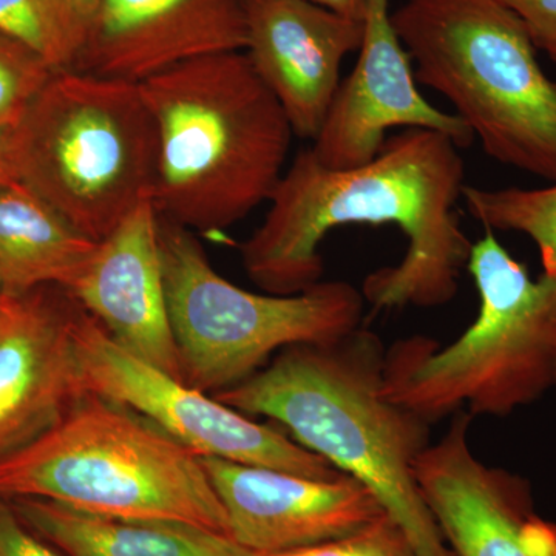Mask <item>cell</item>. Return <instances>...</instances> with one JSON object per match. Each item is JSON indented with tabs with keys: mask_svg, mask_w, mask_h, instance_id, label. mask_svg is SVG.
I'll return each mask as SVG.
<instances>
[{
	"mask_svg": "<svg viewBox=\"0 0 556 556\" xmlns=\"http://www.w3.org/2000/svg\"><path fill=\"white\" fill-rule=\"evenodd\" d=\"M464 177L459 148L438 130H404L368 163L343 170L325 167L311 148L300 150L262 226L240 247L243 268L268 294H299L321 281L318 248L332 229L393 225L407 252L365 277V302L376 311L447 305L473 248L455 211Z\"/></svg>",
	"mask_w": 556,
	"mask_h": 556,
	"instance_id": "cell-1",
	"label": "cell"
},
{
	"mask_svg": "<svg viewBox=\"0 0 556 556\" xmlns=\"http://www.w3.org/2000/svg\"><path fill=\"white\" fill-rule=\"evenodd\" d=\"M383 358L378 336L357 328L328 345L289 346L215 397L280 424L303 448L371 490L417 555L453 556L416 481L431 426L387 396Z\"/></svg>",
	"mask_w": 556,
	"mask_h": 556,
	"instance_id": "cell-2",
	"label": "cell"
},
{
	"mask_svg": "<svg viewBox=\"0 0 556 556\" xmlns=\"http://www.w3.org/2000/svg\"><path fill=\"white\" fill-rule=\"evenodd\" d=\"M139 89L159 135L160 217L218 232L269 201L294 131L244 51L182 62Z\"/></svg>",
	"mask_w": 556,
	"mask_h": 556,
	"instance_id": "cell-3",
	"label": "cell"
},
{
	"mask_svg": "<svg viewBox=\"0 0 556 556\" xmlns=\"http://www.w3.org/2000/svg\"><path fill=\"white\" fill-rule=\"evenodd\" d=\"M467 270L479 309L455 342L416 334L386 348L383 391L430 426L464 408L508 416L556 390V276L533 280L492 230Z\"/></svg>",
	"mask_w": 556,
	"mask_h": 556,
	"instance_id": "cell-4",
	"label": "cell"
},
{
	"mask_svg": "<svg viewBox=\"0 0 556 556\" xmlns=\"http://www.w3.org/2000/svg\"><path fill=\"white\" fill-rule=\"evenodd\" d=\"M0 496L38 497L97 517L178 522L228 535L201 457L144 417L86 394L0 459Z\"/></svg>",
	"mask_w": 556,
	"mask_h": 556,
	"instance_id": "cell-5",
	"label": "cell"
},
{
	"mask_svg": "<svg viewBox=\"0 0 556 556\" xmlns=\"http://www.w3.org/2000/svg\"><path fill=\"white\" fill-rule=\"evenodd\" d=\"M394 28L416 83L444 94L490 159L556 182V80L501 0H405Z\"/></svg>",
	"mask_w": 556,
	"mask_h": 556,
	"instance_id": "cell-6",
	"label": "cell"
},
{
	"mask_svg": "<svg viewBox=\"0 0 556 556\" xmlns=\"http://www.w3.org/2000/svg\"><path fill=\"white\" fill-rule=\"evenodd\" d=\"M17 134L21 181L87 239L100 243L153 200L159 135L139 84L58 70Z\"/></svg>",
	"mask_w": 556,
	"mask_h": 556,
	"instance_id": "cell-7",
	"label": "cell"
},
{
	"mask_svg": "<svg viewBox=\"0 0 556 556\" xmlns=\"http://www.w3.org/2000/svg\"><path fill=\"white\" fill-rule=\"evenodd\" d=\"M159 239L182 382L204 393L239 386L289 346L328 345L361 328L364 295L348 281H318L292 295L230 283L195 232L159 215Z\"/></svg>",
	"mask_w": 556,
	"mask_h": 556,
	"instance_id": "cell-8",
	"label": "cell"
},
{
	"mask_svg": "<svg viewBox=\"0 0 556 556\" xmlns=\"http://www.w3.org/2000/svg\"><path fill=\"white\" fill-rule=\"evenodd\" d=\"M73 342L87 394L137 413L201 457L277 468L314 479L343 475L276 427L255 422L217 397H208L127 353L78 303Z\"/></svg>",
	"mask_w": 556,
	"mask_h": 556,
	"instance_id": "cell-9",
	"label": "cell"
},
{
	"mask_svg": "<svg viewBox=\"0 0 556 556\" xmlns=\"http://www.w3.org/2000/svg\"><path fill=\"white\" fill-rule=\"evenodd\" d=\"M471 417L417 457V485L453 556H556V522L540 517L532 484L482 463L470 445Z\"/></svg>",
	"mask_w": 556,
	"mask_h": 556,
	"instance_id": "cell-10",
	"label": "cell"
},
{
	"mask_svg": "<svg viewBox=\"0 0 556 556\" xmlns=\"http://www.w3.org/2000/svg\"><path fill=\"white\" fill-rule=\"evenodd\" d=\"M393 127L438 130L459 149L470 148L475 139L459 116L433 108L417 90L390 0H367L356 67L340 83L311 150L328 169H351L375 159Z\"/></svg>",
	"mask_w": 556,
	"mask_h": 556,
	"instance_id": "cell-11",
	"label": "cell"
},
{
	"mask_svg": "<svg viewBox=\"0 0 556 556\" xmlns=\"http://www.w3.org/2000/svg\"><path fill=\"white\" fill-rule=\"evenodd\" d=\"M201 463L228 515L230 538L260 556L318 546L386 515L371 490L345 473L314 479L219 457Z\"/></svg>",
	"mask_w": 556,
	"mask_h": 556,
	"instance_id": "cell-12",
	"label": "cell"
},
{
	"mask_svg": "<svg viewBox=\"0 0 556 556\" xmlns=\"http://www.w3.org/2000/svg\"><path fill=\"white\" fill-rule=\"evenodd\" d=\"M247 49V0H101L73 70L141 84L211 54Z\"/></svg>",
	"mask_w": 556,
	"mask_h": 556,
	"instance_id": "cell-13",
	"label": "cell"
},
{
	"mask_svg": "<svg viewBox=\"0 0 556 556\" xmlns=\"http://www.w3.org/2000/svg\"><path fill=\"white\" fill-rule=\"evenodd\" d=\"M362 36L364 21L306 0H247L244 53L300 138L320 134Z\"/></svg>",
	"mask_w": 556,
	"mask_h": 556,
	"instance_id": "cell-14",
	"label": "cell"
},
{
	"mask_svg": "<svg viewBox=\"0 0 556 556\" xmlns=\"http://www.w3.org/2000/svg\"><path fill=\"white\" fill-rule=\"evenodd\" d=\"M65 292L127 353L182 380L153 200L139 204L98 243L89 265Z\"/></svg>",
	"mask_w": 556,
	"mask_h": 556,
	"instance_id": "cell-15",
	"label": "cell"
},
{
	"mask_svg": "<svg viewBox=\"0 0 556 556\" xmlns=\"http://www.w3.org/2000/svg\"><path fill=\"white\" fill-rule=\"evenodd\" d=\"M76 302L33 291L0 298V459L24 447L86 396L73 316Z\"/></svg>",
	"mask_w": 556,
	"mask_h": 556,
	"instance_id": "cell-16",
	"label": "cell"
},
{
	"mask_svg": "<svg viewBox=\"0 0 556 556\" xmlns=\"http://www.w3.org/2000/svg\"><path fill=\"white\" fill-rule=\"evenodd\" d=\"M14 507L67 556H260L228 535L178 522L97 517L38 497H16Z\"/></svg>",
	"mask_w": 556,
	"mask_h": 556,
	"instance_id": "cell-17",
	"label": "cell"
},
{
	"mask_svg": "<svg viewBox=\"0 0 556 556\" xmlns=\"http://www.w3.org/2000/svg\"><path fill=\"white\" fill-rule=\"evenodd\" d=\"M97 247L27 182L0 185L2 294L24 295L47 285L68 291Z\"/></svg>",
	"mask_w": 556,
	"mask_h": 556,
	"instance_id": "cell-18",
	"label": "cell"
},
{
	"mask_svg": "<svg viewBox=\"0 0 556 556\" xmlns=\"http://www.w3.org/2000/svg\"><path fill=\"white\" fill-rule=\"evenodd\" d=\"M468 214L485 230L525 233L540 252L541 268L556 276V182L536 189L463 190Z\"/></svg>",
	"mask_w": 556,
	"mask_h": 556,
	"instance_id": "cell-19",
	"label": "cell"
},
{
	"mask_svg": "<svg viewBox=\"0 0 556 556\" xmlns=\"http://www.w3.org/2000/svg\"><path fill=\"white\" fill-rule=\"evenodd\" d=\"M0 31L20 40L54 70L72 67V40L56 0H0Z\"/></svg>",
	"mask_w": 556,
	"mask_h": 556,
	"instance_id": "cell-20",
	"label": "cell"
},
{
	"mask_svg": "<svg viewBox=\"0 0 556 556\" xmlns=\"http://www.w3.org/2000/svg\"><path fill=\"white\" fill-rule=\"evenodd\" d=\"M54 72L30 47L0 31V126H20Z\"/></svg>",
	"mask_w": 556,
	"mask_h": 556,
	"instance_id": "cell-21",
	"label": "cell"
},
{
	"mask_svg": "<svg viewBox=\"0 0 556 556\" xmlns=\"http://www.w3.org/2000/svg\"><path fill=\"white\" fill-rule=\"evenodd\" d=\"M268 556H419L412 541L388 515L350 535L318 546Z\"/></svg>",
	"mask_w": 556,
	"mask_h": 556,
	"instance_id": "cell-22",
	"label": "cell"
},
{
	"mask_svg": "<svg viewBox=\"0 0 556 556\" xmlns=\"http://www.w3.org/2000/svg\"><path fill=\"white\" fill-rule=\"evenodd\" d=\"M526 25L538 51L556 64V0H501Z\"/></svg>",
	"mask_w": 556,
	"mask_h": 556,
	"instance_id": "cell-23",
	"label": "cell"
},
{
	"mask_svg": "<svg viewBox=\"0 0 556 556\" xmlns=\"http://www.w3.org/2000/svg\"><path fill=\"white\" fill-rule=\"evenodd\" d=\"M0 556H67L54 551L0 501Z\"/></svg>",
	"mask_w": 556,
	"mask_h": 556,
	"instance_id": "cell-24",
	"label": "cell"
},
{
	"mask_svg": "<svg viewBox=\"0 0 556 556\" xmlns=\"http://www.w3.org/2000/svg\"><path fill=\"white\" fill-rule=\"evenodd\" d=\"M100 2L101 0H56L70 40H72L73 50H75V58L80 43L89 31L91 20H93Z\"/></svg>",
	"mask_w": 556,
	"mask_h": 556,
	"instance_id": "cell-25",
	"label": "cell"
},
{
	"mask_svg": "<svg viewBox=\"0 0 556 556\" xmlns=\"http://www.w3.org/2000/svg\"><path fill=\"white\" fill-rule=\"evenodd\" d=\"M21 181V150L17 127L0 126V185Z\"/></svg>",
	"mask_w": 556,
	"mask_h": 556,
	"instance_id": "cell-26",
	"label": "cell"
},
{
	"mask_svg": "<svg viewBox=\"0 0 556 556\" xmlns=\"http://www.w3.org/2000/svg\"><path fill=\"white\" fill-rule=\"evenodd\" d=\"M306 2L316 3L318 7L334 11L340 16L358 22L364 21L365 7H367V0H306Z\"/></svg>",
	"mask_w": 556,
	"mask_h": 556,
	"instance_id": "cell-27",
	"label": "cell"
},
{
	"mask_svg": "<svg viewBox=\"0 0 556 556\" xmlns=\"http://www.w3.org/2000/svg\"><path fill=\"white\" fill-rule=\"evenodd\" d=\"M2 295H3V294H2V291H0V298H2Z\"/></svg>",
	"mask_w": 556,
	"mask_h": 556,
	"instance_id": "cell-28",
	"label": "cell"
}]
</instances>
